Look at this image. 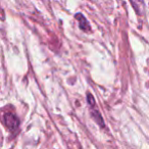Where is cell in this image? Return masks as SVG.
Segmentation results:
<instances>
[{
  "mask_svg": "<svg viewBox=\"0 0 149 149\" xmlns=\"http://www.w3.org/2000/svg\"><path fill=\"white\" fill-rule=\"evenodd\" d=\"M3 122L4 125L11 131V132H15L17 131V129L19 126V120L15 114L10 113V112H7L3 116Z\"/></svg>",
  "mask_w": 149,
  "mask_h": 149,
  "instance_id": "6da1fadb",
  "label": "cell"
},
{
  "mask_svg": "<svg viewBox=\"0 0 149 149\" xmlns=\"http://www.w3.org/2000/svg\"><path fill=\"white\" fill-rule=\"evenodd\" d=\"M76 19L79 21L80 28H81L83 31H85V32L89 31V30H90L89 23H88L87 19H86V17H84L83 15H81V13H77V15H76Z\"/></svg>",
  "mask_w": 149,
  "mask_h": 149,
  "instance_id": "7a4b0ae2",
  "label": "cell"
}]
</instances>
